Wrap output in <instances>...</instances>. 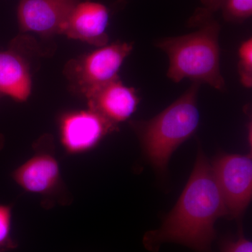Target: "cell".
Listing matches in <instances>:
<instances>
[{"label":"cell","instance_id":"6da1fadb","mask_svg":"<svg viewBox=\"0 0 252 252\" xmlns=\"http://www.w3.org/2000/svg\"><path fill=\"white\" fill-rule=\"evenodd\" d=\"M227 216L224 200L211 166L199 148L193 172L182 195L161 226L143 237L144 248L157 252L163 243L180 244L197 252H211L215 224Z\"/></svg>","mask_w":252,"mask_h":252},{"label":"cell","instance_id":"7a4b0ae2","mask_svg":"<svg viewBox=\"0 0 252 252\" xmlns=\"http://www.w3.org/2000/svg\"><path fill=\"white\" fill-rule=\"evenodd\" d=\"M189 24L198 29L185 35L160 39L156 44L168 56L167 77L175 83L189 79L223 91L225 81L220 69V23L213 15L198 9Z\"/></svg>","mask_w":252,"mask_h":252},{"label":"cell","instance_id":"3957f363","mask_svg":"<svg viewBox=\"0 0 252 252\" xmlns=\"http://www.w3.org/2000/svg\"><path fill=\"white\" fill-rule=\"evenodd\" d=\"M200 84L193 82L185 94L149 121L132 122L144 155L157 171L165 173L170 157L197 130L200 113L197 98Z\"/></svg>","mask_w":252,"mask_h":252},{"label":"cell","instance_id":"277c9868","mask_svg":"<svg viewBox=\"0 0 252 252\" xmlns=\"http://www.w3.org/2000/svg\"><path fill=\"white\" fill-rule=\"evenodd\" d=\"M133 49L132 43L117 42L68 62L64 74L74 89L84 94L119 78L123 63Z\"/></svg>","mask_w":252,"mask_h":252},{"label":"cell","instance_id":"5b68a950","mask_svg":"<svg viewBox=\"0 0 252 252\" xmlns=\"http://www.w3.org/2000/svg\"><path fill=\"white\" fill-rule=\"evenodd\" d=\"M211 166L224 200L227 216L239 218L248 208L252 199V153L220 154L214 159Z\"/></svg>","mask_w":252,"mask_h":252},{"label":"cell","instance_id":"8992f818","mask_svg":"<svg viewBox=\"0 0 252 252\" xmlns=\"http://www.w3.org/2000/svg\"><path fill=\"white\" fill-rule=\"evenodd\" d=\"M79 0H20L17 16L23 32L41 36L63 34L71 13Z\"/></svg>","mask_w":252,"mask_h":252},{"label":"cell","instance_id":"52a82bcc","mask_svg":"<svg viewBox=\"0 0 252 252\" xmlns=\"http://www.w3.org/2000/svg\"><path fill=\"white\" fill-rule=\"evenodd\" d=\"M116 126L90 109L69 113L61 120V140L69 153H82L95 147Z\"/></svg>","mask_w":252,"mask_h":252},{"label":"cell","instance_id":"ba28073f","mask_svg":"<svg viewBox=\"0 0 252 252\" xmlns=\"http://www.w3.org/2000/svg\"><path fill=\"white\" fill-rule=\"evenodd\" d=\"M89 109L117 125L134 114L140 98L132 88L124 85L119 78L86 94Z\"/></svg>","mask_w":252,"mask_h":252},{"label":"cell","instance_id":"9c48e42d","mask_svg":"<svg viewBox=\"0 0 252 252\" xmlns=\"http://www.w3.org/2000/svg\"><path fill=\"white\" fill-rule=\"evenodd\" d=\"M109 11L104 4L94 1L79 3L74 8L63 29V34L102 47L107 45Z\"/></svg>","mask_w":252,"mask_h":252},{"label":"cell","instance_id":"30bf717a","mask_svg":"<svg viewBox=\"0 0 252 252\" xmlns=\"http://www.w3.org/2000/svg\"><path fill=\"white\" fill-rule=\"evenodd\" d=\"M14 180L31 193L49 194L61 182L59 162L51 154L40 152L16 169Z\"/></svg>","mask_w":252,"mask_h":252},{"label":"cell","instance_id":"8fae6325","mask_svg":"<svg viewBox=\"0 0 252 252\" xmlns=\"http://www.w3.org/2000/svg\"><path fill=\"white\" fill-rule=\"evenodd\" d=\"M31 86L26 60L13 50L0 51V94L26 101L31 94Z\"/></svg>","mask_w":252,"mask_h":252},{"label":"cell","instance_id":"7c38bea8","mask_svg":"<svg viewBox=\"0 0 252 252\" xmlns=\"http://www.w3.org/2000/svg\"><path fill=\"white\" fill-rule=\"evenodd\" d=\"M200 8L210 15L220 11L225 21L243 23L252 16V0H200Z\"/></svg>","mask_w":252,"mask_h":252},{"label":"cell","instance_id":"4fadbf2b","mask_svg":"<svg viewBox=\"0 0 252 252\" xmlns=\"http://www.w3.org/2000/svg\"><path fill=\"white\" fill-rule=\"evenodd\" d=\"M238 74L245 87L252 86V39L249 38L242 43L238 50Z\"/></svg>","mask_w":252,"mask_h":252},{"label":"cell","instance_id":"5bb4252c","mask_svg":"<svg viewBox=\"0 0 252 252\" xmlns=\"http://www.w3.org/2000/svg\"><path fill=\"white\" fill-rule=\"evenodd\" d=\"M11 207L0 205V252L15 248V243L11 238Z\"/></svg>","mask_w":252,"mask_h":252},{"label":"cell","instance_id":"9a60e30c","mask_svg":"<svg viewBox=\"0 0 252 252\" xmlns=\"http://www.w3.org/2000/svg\"><path fill=\"white\" fill-rule=\"evenodd\" d=\"M220 252H252V243L245 238L243 227L239 228L236 239L225 238L220 244Z\"/></svg>","mask_w":252,"mask_h":252},{"label":"cell","instance_id":"2e32d148","mask_svg":"<svg viewBox=\"0 0 252 252\" xmlns=\"http://www.w3.org/2000/svg\"><path fill=\"white\" fill-rule=\"evenodd\" d=\"M1 94H0V97H1Z\"/></svg>","mask_w":252,"mask_h":252}]
</instances>
